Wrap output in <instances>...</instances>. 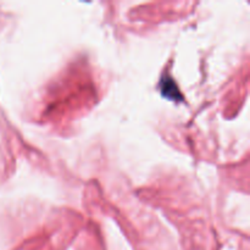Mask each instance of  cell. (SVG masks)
<instances>
[{
  "label": "cell",
  "instance_id": "1",
  "mask_svg": "<svg viewBox=\"0 0 250 250\" xmlns=\"http://www.w3.org/2000/svg\"><path fill=\"white\" fill-rule=\"evenodd\" d=\"M161 94L171 100H182V94L178 90L177 85L175 84L170 77H165L161 80Z\"/></svg>",
  "mask_w": 250,
  "mask_h": 250
}]
</instances>
